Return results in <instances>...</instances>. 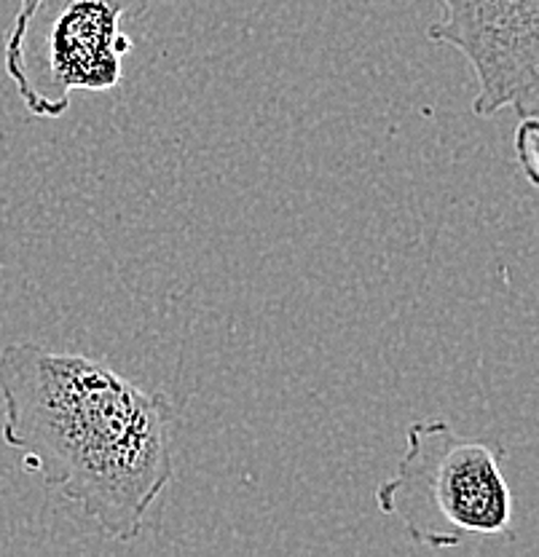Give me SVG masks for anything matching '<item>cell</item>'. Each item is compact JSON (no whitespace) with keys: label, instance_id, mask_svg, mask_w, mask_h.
<instances>
[{"label":"cell","instance_id":"6da1fadb","mask_svg":"<svg viewBox=\"0 0 539 557\" xmlns=\"http://www.w3.org/2000/svg\"><path fill=\"white\" fill-rule=\"evenodd\" d=\"M3 440L113 542L140 536L175 478V405L108 364L40 344L0 348Z\"/></svg>","mask_w":539,"mask_h":557},{"label":"cell","instance_id":"7a4b0ae2","mask_svg":"<svg viewBox=\"0 0 539 557\" xmlns=\"http://www.w3.org/2000/svg\"><path fill=\"white\" fill-rule=\"evenodd\" d=\"M504 450L467 437L445 421H416L405 432L397 472L379 485V509L421 549H454L467 539H513V493Z\"/></svg>","mask_w":539,"mask_h":557},{"label":"cell","instance_id":"3957f363","mask_svg":"<svg viewBox=\"0 0 539 557\" xmlns=\"http://www.w3.org/2000/svg\"><path fill=\"white\" fill-rule=\"evenodd\" d=\"M148 0H20L3 67L36 119H60L75 91H108L124 75L132 51L126 22Z\"/></svg>","mask_w":539,"mask_h":557},{"label":"cell","instance_id":"277c9868","mask_svg":"<svg viewBox=\"0 0 539 557\" xmlns=\"http://www.w3.org/2000/svg\"><path fill=\"white\" fill-rule=\"evenodd\" d=\"M432 44L451 46L473 67L475 115L513 108L535 119L539 108V0H438Z\"/></svg>","mask_w":539,"mask_h":557},{"label":"cell","instance_id":"5b68a950","mask_svg":"<svg viewBox=\"0 0 539 557\" xmlns=\"http://www.w3.org/2000/svg\"><path fill=\"white\" fill-rule=\"evenodd\" d=\"M537 148H539L537 115L535 119H520L518 129H515V159H518L520 172L526 174V180H529L531 185L537 183V170H539Z\"/></svg>","mask_w":539,"mask_h":557}]
</instances>
